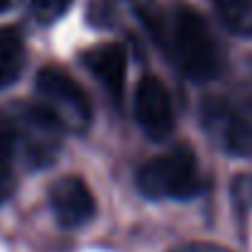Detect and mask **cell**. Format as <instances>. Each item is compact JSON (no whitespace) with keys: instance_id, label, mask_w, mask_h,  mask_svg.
I'll use <instances>...</instances> for the list:
<instances>
[{"instance_id":"obj_1","label":"cell","mask_w":252,"mask_h":252,"mask_svg":"<svg viewBox=\"0 0 252 252\" xmlns=\"http://www.w3.org/2000/svg\"><path fill=\"white\" fill-rule=\"evenodd\" d=\"M150 32L164 44L169 57L179 64V69L191 81H211L223 69V49L211 32L206 17L193 7H176L169 17L145 15Z\"/></svg>"},{"instance_id":"obj_2","label":"cell","mask_w":252,"mask_h":252,"mask_svg":"<svg viewBox=\"0 0 252 252\" xmlns=\"http://www.w3.org/2000/svg\"><path fill=\"white\" fill-rule=\"evenodd\" d=\"M64 123L44 103H27L0 113V159L7 164L22 157L27 167H44L54 159Z\"/></svg>"},{"instance_id":"obj_3","label":"cell","mask_w":252,"mask_h":252,"mask_svg":"<svg viewBox=\"0 0 252 252\" xmlns=\"http://www.w3.org/2000/svg\"><path fill=\"white\" fill-rule=\"evenodd\" d=\"M137 189L152 201L176 198L186 201L206 191L196 152L189 145H176L169 152L150 159L137 171Z\"/></svg>"},{"instance_id":"obj_4","label":"cell","mask_w":252,"mask_h":252,"mask_svg":"<svg viewBox=\"0 0 252 252\" xmlns=\"http://www.w3.org/2000/svg\"><path fill=\"white\" fill-rule=\"evenodd\" d=\"M203 130L230 155L252 157V100L208 95L201 105Z\"/></svg>"},{"instance_id":"obj_5","label":"cell","mask_w":252,"mask_h":252,"mask_svg":"<svg viewBox=\"0 0 252 252\" xmlns=\"http://www.w3.org/2000/svg\"><path fill=\"white\" fill-rule=\"evenodd\" d=\"M37 91L39 95L47 100V108H62L66 113V127H84L91 120V103L88 95L81 88V84L64 69L57 64L42 66L37 74Z\"/></svg>"},{"instance_id":"obj_6","label":"cell","mask_w":252,"mask_h":252,"mask_svg":"<svg viewBox=\"0 0 252 252\" xmlns=\"http://www.w3.org/2000/svg\"><path fill=\"white\" fill-rule=\"evenodd\" d=\"M135 118L137 125L142 127V132L155 140L162 142L174 132L176 118H174V103L169 95L167 86L159 76H150L145 74L137 88H135Z\"/></svg>"},{"instance_id":"obj_7","label":"cell","mask_w":252,"mask_h":252,"mask_svg":"<svg viewBox=\"0 0 252 252\" xmlns=\"http://www.w3.org/2000/svg\"><path fill=\"white\" fill-rule=\"evenodd\" d=\"M52 211L64 228H79L95 216V198L81 176H62L49 189Z\"/></svg>"},{"instance_id":"obj_8","label":"cell","mask_w":252,"mask_h":252,"mask_svg":"<svg viewBox=\"0 0 252 252\" xmlns=\"http://www.w3.org/2000/svg\"><path fill=\"white\" fill-rule=\"evenodd\" d=\"M86 69L103 84L115 103H120L125 91V76H127V52L118 42H105L93 49L84 52Z\"/></svg>"},{"instance_id":"obj_9","label":"cell","mask_w":252,"mask_h":252,"mask_svg":"<svg viewBox=\"0 0 252 252\" xmlns=\"http://www.w3.org/2000/svg\"><path fill=\"white\" fill-rule=\"evenodd\" d=\"M25 66V39L15 27H0V88L15 84Z\"/></svg>"},{"instance_id":"obj_10","label":"cell","mask_w":252,"mask_h":252,"mask_svg":"<svg viewBox=\"0 0 252 252\" xmlns=\"http://www.w3.org/2000/svg\"><path fill=\"white\" fill-rule=\"evenodd\" d=\"M216 10L235 34H252V0H216Z\"/></svg>"},{"instance_id":"obj_11","label":"cell","mask_w":252,"mask_h":252,"mask_svg":"<svg viewBox=\"0 0 252 252\" xmlns=\"http://www.w3.org/2000/svg\"><path fill=\"white\" fill-rule=\"evenodd\" d=\"M30 2H32V10H34V15L39 20L52 22V20H57V17H62L66 12L71 0H30Z\"/></svg>"},{"instance_id":"obj_12","label":"cell","mask_w":252,"mask_h":252,"mask_svg":"<svg viewBox=\"0 0 252 252\" xmlns=\"http://www.w3.org/2000/svg\"><path fill=\"white\" fill-rule=\"evenodd\" d=\"M233 198H235V206L240 211H250L252 208V176L248 174H240L233 184Z\"/></svg>"},{"instance_id":"obj_13","label":"cell","mask_w":252,"mask_h":252,"mask_svg":"<svg viewBox=\"0 0 252 252\" xmlns=\"http://www.w3.org/2000/svg\"><path fill=\"white\" fill-rule=\"evenodd\" d=\"M171 252H230L223 245H216V243H186V245H179Z\"/></svg>"},{"instance_id":"obj_14","label":"cell","mask_w":252,"mask_h":252,"mask_svg":"<svg viewBox=\"0 0 252 252\" xmlns=\"http://www.w3.org/2000/svg\"><path fill=\"white\" fill-rule=\"evenodd\" d=\"M7 5H10V0H0V12H2V10H7Z\"/></svg>"}]
</instances>
